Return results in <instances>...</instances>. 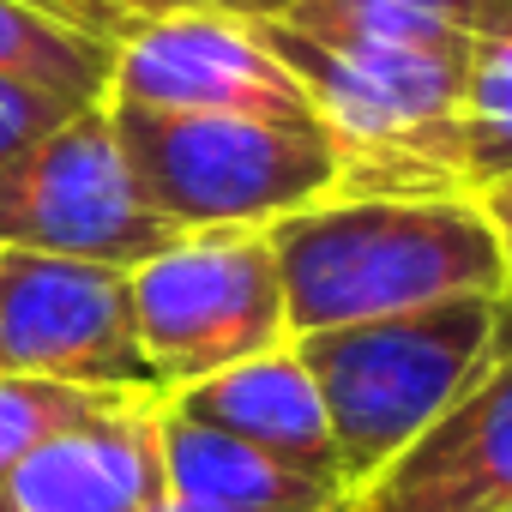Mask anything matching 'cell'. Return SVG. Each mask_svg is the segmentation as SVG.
I'll use <instances>...</instances> for the list:
<instances>
[{
  "mask_svg": "<svg viewBox=\"0 0 512 512\" xmlns=\"http://www.w3.org/2000/svg\"><path fill=\"white\" fill-rule=\"evenodd\" d=\"M109 103L145 115H253L278 127H314L308 91L260 43L247 19L175 13L139 25L109 67Z\"/></svg>",
  "mask_w": 512,
  "mask_h": 512,
  "instance_id": "ba28073f",
  "label": "cell"
},
{
  "mask_svg": "<svg viewBox=\"0 0 512 512\" xmlns=\"http://www.w3.org/2000/svg\"><path fill=\"white\" fill-rule=\"evenodd\" d=\"M157 434H163L169 512H338L344 506L338 482L308 476L169 404L157 410Z\"/></svg>",
  "mask_w": 512,
  "mask_h": 512,
  "instance_id": "7c38bea8",
  "label": "cell"
},
{
  "mask_svg": "<svg viewBox=\"0 0 512 512\" xmlns=\"http://www.w3.org/2000/svg\"><path fill=\"white\" fill-rule=\"evenodd\" d=\"M163 404L344 488L338 446H332V428H326V404H320L314 374L296 356V344H284L272 356H253L241 368H223V374H211V380L163 398Z\"/></svg>",
  "mask_w": 512,
  "mask_h": 512,
  "instance_id": "8fae6325",
  "label": "cell"
},
{
  "mask_svg": "<svg viewBox=\"0 0 512 512\" xmlns=\"http://www.w3.org/2000/svg\"><path fill=\"white\" fill-rule=\"evenodd\" d=\"M338 512H512V338L488 374Z\"/></svg>",
  "mask_w": 512,
  "mask_h": 512,
  "instance_id": "9c48e42d",
  "label": "cell"
},
{
  "mask_svg": "<svg viewBox=\"0 0 512 512\" xmlns=\"http://www.w3.org/2000/svg\"><path fill=\"white\" fill-rule=\"evenodd\" d=\"M0 374L163 398L139 350L127 272L25 247H0Z\"/></svg>",
  "mask_w": 512,
  "mask_h": 512,
  "instance_id": "52a82bcc",
  "label": "cell"
},
{
  "mask_svg": "<svg viewBox=\"0 0 512 512\" xmlns=\"http://www.w3.org/2000/svg\"><path fill=\"white\" fill-rule=\"evenodd\" d=\"M506 338L512 308L500 296H464L446 308L296 338V356L308 362L326 404L344 500L368 488L398 452H410L488 374Z\"/></svg>",
  "mask_w": 512,
  "mask_h": 512,
  "instance_id": "3957f363",
  "label": "cell"
},
{
  "mask_svg": "<svg viewBox=\"0 0 512 512\" xmlns=\"http://www.w3.org/2000/svg\"><path fill=\"white\" fill-rule=\"evenodd\" d=\"M127 296L163 398L296 344L266 229L169 235L151 260L127 272Z\"/></svg>",
  "mask_w": 512,
  "mask_h": 512,
  "instance_id": "5b68a950",
  "label": "cell"
},
{
  "mask_svg": "<svg viewBox=\"0 0 512 512\" xmlns=\"http://www.w3.org/2000/svg\"><path fill=\"white\" fill-rule=\"evenodd\" d=\"M25 7L49 13L55 25L103 43V49H121L139 25L151 19H175V13H229V19H247V25H260V19H278L290 0H25Z\"/></svg>",
  "mask_w": 512,
  "mask_h": 512,
  "instance_id": "e0dca14e",
  "label": "cell"
},
{
  "mask_svg": "<svg viewBox=\"0 0 512 512\" xmlns=\"http://www.w3.org/2000/svg\"><path fill=\"white\" fill-rule=\"evenodd\" d=\"M500 7H512V0H500Z\"/></svg>",
  "mask_w": 512,
  "mask_h": 512,
  "instance_id": "ffe728a7",
  "label": "cell"
},
{
  "mask_svg": "<svg viewBox=\"0 0 512 512\" xmlns=\"http://www.w3.org/2000/svg\"><path fill=\"white\" fill-rule=\"evenodd\" d=\"M67 115H79V109H67L55 97H37V91H19V85H0V163L19 157L31 139L55 133Z\"/></svg>",
  "mask_w": 512,
  "mask_h": 512,
  "instance_id": "ac0fdd59",
  "label": "cell"
},
{
  "mask_svg": "<svg viewBox=\"0 0 512 512\" xmlns=\"http://www.w3.org/2000/svg\"><path fill=\"white\" fill-rule=\"evenodd\" d=\"M163 398H115L0 476V512H163Z\"/></svg>",
  "mask_w": 512,
  "mask_h": 512,
  "instance_id": "30bf717a",
  "label": "cell"
},
{
  "mask_svg": "<svg viewBox=\"0 0 512 512\" xmlns=\"http://www.w3.org/2000/svg\"><path fill=\"white\" fill-rule=\"evenodd\" d=\"M109 67L115 49L55 25L25 0H0V85L55 97L67 109H97L109 103Z\"/></svg>",
  "mask_w": 512,
  "mask_h": 512,
  "instance_id": "4fadbf2b",
  "label": "cell"
},
{
  "mask_svg": "<svg viewBox=\"0 0 512 512\" xmlns=\"http://www.w3.org/2000/svg\"><path fill=\"white\" fill-rule=\"evenodd\" d=\"M482 0H290L278 25L320 43H464Z\"/></svg>",
  "mask_w": 512,
  "mask_h": 512,
  "instance_id": "9a60e30c",
  "label": "cell"
},
{
  "mask_svg": "<svg viewBox=\"0 0 512 512\" xmlns=\"http://www.w3.org/2000/svg\"><path fill=\"white\" fill-rule=\"evenodd\" d=\"M290 338L500 296L506 260L476 193L320 199L266 229Z\"/></svg>",
  "mask_w": 512,
  "mask_h": 512,
  "instance_id": "6da1fadb",
  "label": "cell"
},
{
  "mask_svg": "<svg viewBox=\"0 0 512 512\" xmlns=\"http://www.w3.org/2000/svg\"><path fill=\"white\" fill-rule=\"evenodd\" d=\"M163 512H169V506H163Z\"/></svg>",
  "mask_w": 512,
  "mask_h": 512,
  "instance_id": "44dd1931",
  "label": "cell"
},
{
  "mask_svg": "<svg viewBox=\"0 0 512 512\" xmlns=\"http://www.w3.org/2000/svg\"><path fill=\"white\" fill-rule=\"evenodd\" d=\"M127 392H85V386H61V380H31V374H0V476L19 458H31L43 440H55L61 428L109 410Z\"/></svg>",
  "mask_w": 512,
  "mask_h": 512,
  "instance_id": "2e32d148",
  "label": "cell"
},
{
  "mask_svg": "<svg viewBox=\"0 0 512 512\" xmlns=\"http://www.w3.org/2000/svg\"><path fill=\"white\" fill-rule=\"evenodd\" d=\"M169 235L175 229L151 211L121 151L109 103L67 115L55 133L0 163V247L133 272Z\"/></svg>",
  "mask_w": 512,
  "mask_h": 512,
  "instance_id": "8992f818",
  "label": "cell"
},
{
  "mask_svg": "<svg viewBox=\"0 0 512 512\" xmlns=\"http://www.w3.org/2000/svg\"><path fill=\"white\" fill-rule=\"evenodd\" d=\"M482 199V211H488V223H494V235H500V260H506V290H500V302L512 308V181H500V187H488V193H476Z\"/></svg>",
  "mask_w": 512,
  "mask_h": 512,
  "instance_id": "d6986e66",
  "label": "cell"
},
{
  "mask_svg": "<svg viewBox=\"0 0 512 512\" xmlns=\"http://www.w3.org/2000/svg\"><path fill=\"white\" fill-rule=\"evenodd\" d=\"M512 181V7L482 0L464 37V193Z\"/></svg>",
  "mask_w": 512,
  "mask_h": 512,
  "instance_id": "5bb4252c",
  "label": "cell"
},
{
  "mask_svg": "<svg viewBox=\"0 0 512 512\" xmlns=\"http://www.w3.org/2000/svg\"><path fill=\"white\" fill-rule=\"evenodd\" d=\"M253 31L308 91L338 199L464 193V43H320L278 19Z\"/></svg>",
  "mask_w": 512,
  "mask_h": 512,
  "instance_id": "7a4b0ae2",
  "label": "cell"
},
{
  "mask_svg": "<svg viewBox=\"0 0 512 512\" xmlns=\"http://www.w3.org/2000/svg\"><path fill=\"white\" fill-rule=\"evenodd\" d=\"M121 151L175 229H272L320 199H338V157L314 127H278L253 115H145L115 109Z\"/></svg>",
  "mask_w": 512,
  "mask_h": 512,
  "instance_id": "277c9868",
  "label": "cell"
}]
</instances>
